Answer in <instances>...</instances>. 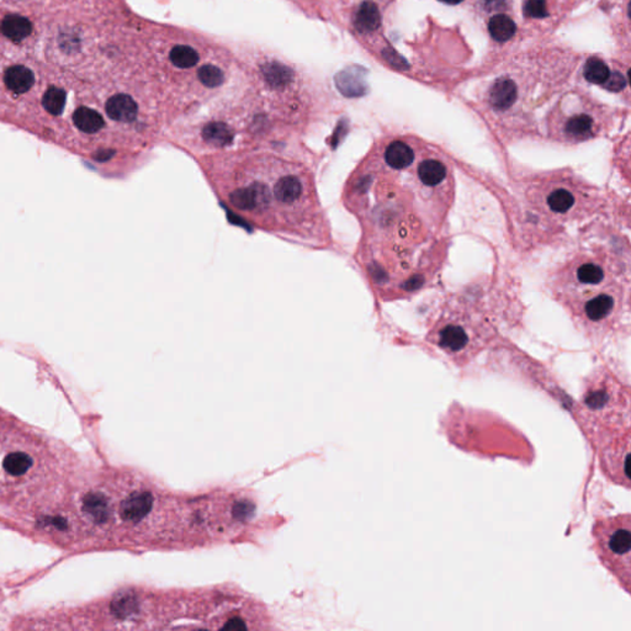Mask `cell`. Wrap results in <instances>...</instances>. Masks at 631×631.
Segmentation results:
<instances>
[{
  "label": "cell",
  "instance_id": "cell-17",
  "mask_svg": "<svg viewBox=\"0 0 631 631\" xmlns=\"http://www.w3.org/2000/svg\"><path fill=\"white\" fill-rule=\"evenodd\" d=\"M66 92L57 87H51L46 90V93L42 98V105L50 114L58 116L63 113L66 105Z\"/></svg>",
  "mask_w": 631,
  "mask_h": 631
},
{
  "label": "cell",
  "instance_id": "cell-14",
  "mask_svg": "<svg viewBox=\"0 0 631 631\" xmlns=\"http://www.w3.org/2000/svg\"><path fill=\"white\" fill-rule=\"evenodd\" d=\"M517 30L516 22L504 14H497L488 22V32L493 40L506 42L511 40Z\"/></svg>",
  "mask_w": 631,
  "mask_h": 631
},
{
  "label": "cell",
  "instance_id": "cell-21",
  "mask_svg": "<svg viewBox=\"0 0 631 631\" xmlns=\"http://www.w3.org/2000/svg\"><path fill=\"white\" fill-rule=\"evenodd\" d=\"M441 3H445V4H449V6H456V4H460L462 3L464 0H439Z\"/></svg>",
  "mask_w": 631,
  "mask_h": 631
},
{
  "label": "cell",
  "instance_id": "cell-19",
  "mask_svg": "<svg viewBox=\"0 0 631 631\" xmlns=\"http://www.w3.org/2000/svg\"><path fill=\"white\" fill-rule=\"evenodd\" d=\"M524 14L533 19H543L548 15L545 0H528L524 4Z\"/></svg>",
  "mask_w": 631,
  "mask_h": 631
},
{
  "label": "cell",
  "instance_id": "cell-7",
  "mask_svg": "<svg viewBox=\"0 0 631 631\" xmlns=\"http://www.w3.org/2000/svg\"><path fill=\"white\" fill-rule=\"evenodd\" d=\"M518 99L517 84L509 78H499L492 84L488 90V99L492 109L497 113H503L512 109Z\"/></svg>",
  "mask_w": 631,
  "mask_h": 631
},
{
  "label": "cell",
  "instance_id": "cell-13",
  "mask_svg": "<svg viewBox=\"0 0 631 631\" xmlns=\"http://www.w3.org/2000/svg\"><path fill=\"white\" fill-rule=\"evenodd\" d=\"M73 122L77 126L78 129L83 131L85 134H97L100 129H103L104 125H105L103 116L99 114L98 111L89 109V108H85V106L78 108L74 111Z\"/></svg>",
  "mask_w": 631,
  "mask_h": 631
},
{
  "label": "cell",
  "instance_id": "cell-9",
  "mask_svg": "<svg viewBox=\"0 0 631 631\" xmlns=\"http://www.w3.org/2000/svg\"><path fill=\"white\" fill-rule=\"evenodd\" d=\"M35 466L34 456L22 449H13L1 460V469L6 476L22 478L31 472Z\"/></svg>",
  "mask_w": 631,
  "mask_h": 631
},
{
  "label": "cell",
  "instance_id": "cell-18",
  "mask_svg": "<svg viewBox=\"0 0 631 631\" xmlns=\"http://www.w3.org/2000/svg\"><path fill=\"white\" fill-rule=\"evenodd\" d=\"M197 77L206 88H218L223 82V73L213 64H205L197 71Z\"/></svg>",
  "mask_w": 631,
  "mask_h": 631
},
{
  "label": "cell",
  "instance_id": "cell-15",
  "mask_svg": "<svg viewBox=\"0 0 631 631\" xmlns=\"http://www.w3.org/2000/svg\"><path fill=\"white\" fill-rule=\"evenodd\" d=\"M611 76V69L606 62L600 58H590L583 68V77L587 82L597 85H603Z\"/></svg>",
  "mask_w": 631,
  "mask_h": 631
},
{
  "label": "cell",
  "instance_id": "cell-10",
  "mask_svg": "<svg viewBox=\"0 0 631 631\" xmlns=\"http://www.w3.org/2000/svg\"><path fill=\"white\" fill-rule=\"evenodd\" d=\"M381 24V15L378 8L371 0H365L360 4L355 13L354 25L357 31L362 34H371L376 31Z\"/></svg>",
  "mask_w": 631,
  "mask_h": 631
},
{
  "label": "cell",
  "instance_id": "cell-2",
  "mask_svg": "<svg viewBox=\"0 0 631 631\" xmlns=\"http://www.w3.org/2000/svg\"><path fill=\"white\" fill-rule=\"evenodd\" d=\"M206 173L233 213L257 227L294 239L327 241L326 220L311 173L270 155L207 158Z\"/></svg>",
  "mask_w": 631,
  "mask_h": 631
},
{
  "label": "cell",
  "instance_id": "cell-20",
  "mask_svg": "<svg viewBox=\"0 0 631 631\" xmlns=\"http://www.w3.org/2000/svg\"><path fill=\"white\" fill-rule=\"evenodd\" d=\"M626 78L621 72L611 73L606 83L603 84L604 88L611 92H621L625 88Z\"/></svg>",
  "mask_w": 631,
  "mask_h": 631
},
{
  "label": "cell",
  "instance_id": "cell-3",
  "mask_svg": "<svg viewBox=\"0 0 631 631\" xmlns=\"http://www.w3.org/2000/svg\"><path fill=\"white\" fill-rule=\"evenodd\" d=\"M548 289L587 336L602 338L621 326L629 311V271L606 244L580 247L548 278Z\"/></svg>",
  "mask_w": 631,
  "mask_h": 631
},
{
  "label": "cell",
  "instance_id": "cell-4",
  "mask_svg": "<svg viewBox=\"0 0 631 631\" xmlns=\"http://www.w3.org/2000/svg\"><path fill=\"white\" fill-rule=\"evenodd\" d=\"M525 200L541 222L564 225L590 218L602 205L600 192L574 171H548L534 176L525 187Z\"/></svg>",
  "mask_w": 631,
  "mask_h": 631
},
{
  "label": "cell",
  "instance_id": "cell-11",
  "mask_svg": "<svg viewBox=\"0 0 631 631\" xmlns=\"http://www.w3.org/2000/svg\"><path fill=\"white\" fill-rule=\"evenodd\" d=\"M6 88L16 94H24L29 92L35 83L34 73L24 66H13L6 69L4 76Z\"/></svg>",
  "mask_w": 631,
  "mask_h": 631
},
{
  "label": "cell",
  "instance_id": "cell-8",
  "mask_svg": "<svg viewBox=\"0 0 631 631\" xmlns=\"http://www.w3.org/2000/svg\"><path fill=\"white\" fill-rule=\"evenodd\" d=\"M105 111L116 122L131 124L137 119L139 106L134 99L126 94H116L108 100Z\"/></svg>",
  "mask_w": 631,
  "mask_h": 631
},
{
  "label": "cell",
  "instance_id": "cell-5",
  "mask_svg": "<svg viewBox=\"0 0 631 631\" xmlns=\"http://www.w3.org/2000/svg\"><path fill=\"white\" fill-rule=\"evenodd\" d=\"M609 116L600 104L581 95L560 100L548 114L546 129L551 140L564 145H579L606 132Z\"/></svg>",
  "mask_w": 631,
  "mask_h": 631
},
{
  "label": "cell",
  "instance_id": "cell-12",
  "mask_svg": "<svg viewBox=\"0 0 631 631\" xmlns=\"http://www.w3.org/2000/svg\"><path fill=\"white\" fill-rule=\"evenodd\" d=\"M0 30L4 36L10 38L11 41L20 42L30 36L32 25L26 17L20 15H8L0 24Z\"/></svg>",
  "mask_w": 631,
  "mask_h": 631
},
{
  "label": "cell",
  "instance_id": "cell-16",
  "mask_svg": "<svg viewBox=\"0 0 631 631\" xmlns=\"http://www.w3.org/2000/svg\"><path fill=\"white\" fill-rule=\"evenodd\" d=\"M169 58L173 66L181 69H189L197 66L199 62V53L195 48L185 45H179L171 50Z\"/></svg>",
  "mask_w": 631,
  "mask_h": 631
},
{
  "label": "cell",
  "instance_id": "cell-1",
  "mask_svg": "<svg viewBox=\"0 0 631 631\" xmlns=\"http://www.w3.org/2000/svg\"><path fill=\"white\" fill-rule=\"evenodd\" d=\"M353 187L367 199L371 264L402 218L414 253L427 269L435 267L430 257L437 258L454 197L453 166L439 148L412 136L391 137L364 162Z\"/></svg>",
  "mask_w": 631,
  "mask_h": 631
},
{
  "label": "cell",
  "instance_id": "cell-6",
  "mask_svg": "<svg viewBox=\"0 0 631 631\" xmlns=\"http://www.w3.org/2000/svg\"><path fill=\"white\" fill-rule=\"evenodd\" d=\"M595 538L602 562L619 577L629 590L631 562L630 517L604 519L595 525Z\"/></svg>",
  "mask_w": 631,
  "mask_h": 631
}]
</instances>
